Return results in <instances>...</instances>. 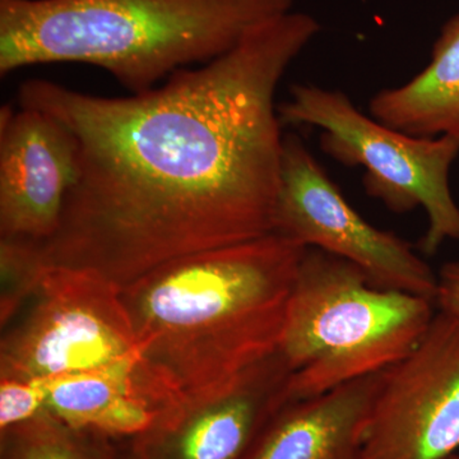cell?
Here are the masks:
<instances>
[{
	"label": "cell",
	"mask_w": 459,
	"mask_h": 459,
	"mask_svg": "<svg viewBox=\"0 0 459 459\" xmlns=\"http://www.w3.org/2000/svg\"><path fill=\"white\" fill-rule=\"evenodd\" d=\"M319 31L310 14L287 12L128 98L23 82L20 107L50 114L78 144L56 231L16 246L27 267L95 271L122 289L184 256L274 232L285 138L274 98Z\"/></svg>",
	"instance_id": "6da1fadb"
},
{
	"label": "cell",
	"mask_w": 459,
	"mask_h": 459,
	"mask_svg": "<svg viewBox=\"0 0 459 459\" xmlns=\"http://www.w3.org/2000/svg\"><path fill=\"white\" fill-rule=\"evenodd\" d=\"M305 249L272 232L184 256L120 289L138 373L166 416L228 394L279 352Z\"/></svg>",
	"instance_id": "7a4b0ae2"
},
{
	"label": "cell",
	"mask_w": 459,
	"mask_h": 459,
	"mask_svg": "<svg viewBox=\"0 0 459 459\" xmlns=\"http://www.w3.org/2000/svg\"><path fill=\"white\" fill-rule=\"evenodd\" d=\"M295 0H0V74L49 63L108 72L132 93L237 47Z\"/></svg>",
	"instance_id": "3957f363"
},
{
	"label": "cell",
	"mask_w": 459,
	"mask_h": 459,
	"mask_svg": "<svg viewBox=\"0 0 459 459\" xmlns=\"http://www.w3.org/2000/svg\"><path fill=\"white\" fill-rule=\"evenodd\" d=\"M437 312L430 299L373 285L352 263L307 247L279 349L289 402L392 367L418 346Z\"/></svg>",
	"instance_id": "277c9868"
},
{
	"label": "cell",
	"mask_w": 459,
	"mask_h": 459,
	"mask_svg": "<svg viewBox=\"0 0 459 459\" xmlns=\"http://www.w3.org/2000/svg\"><path fill=\"white\" fill-rule=\"evenodd\" d=\"M282 124L322 129L320 148L346 166H361L370 197L395 213L427 211L429 229L420 238L422 255L433 256L446 240L459 241V207L449 175L459 156V135L413 137L362 114L346 93L314 84H295L279 107Z\"/></svg>",
	"instance_id": "5b68a950"
},
{
	"label": "cell",
	"mask_w": 459,
	"mask_h": 459,
	"mask_svg": "<svg viewBox=\"0 0 459 459\" xmlns=\"http://www.w3.org/2000/svg\"><path fill=\"white\" fill-rule=\"evenodd\" d=\"M5 327L0 379H31L99 369L137 352L120 287L91 270L42 265Z\"/></svg>",
	"instance_id": "8992f818"
},
{
	"label": "cell",
	"mask_w": 459,
	"mask_h": 459,
	"mask_svg": "<svg viewBox=\"0 0 459 459\" xmlns=\"http://www.w3.org/2000/svg\"><path fill=\"white\" fill-rule=\"evenodd\" d=\"M274 232L352 263L373 285L434 300L437 274L410 243L370 225L298 135L285 134Z\"/></svg>",
	"instance_id": "52a82bcc"
},
{
	"label": "cell",
	"mask_w": 459,
	"mask_h": 459,
	"mask_svg": "<svg viewBox=\"0 0 459 459\" xmlns=\"http://www.w3.org/2000/svg\"><path fill=\"white\" fill-rule=\"evenodd\" d=\"M459 449V322L437 310L418 346L380 374L365 459H444Z\"/></svg>",
	"instance_id": "ba28073f"
},
{
	"label": "cell",
	"mask_w": 459,
	"mask_h": 459,
	"mask_svg": "<svg viewBox=\"0 0 459 459\" xmlns=\"http://www.w3.org/2000/svg\"><path fill=\"white\" fill-rule=\"evenodd\" d=\"M78 174L74 133L38 108L0 111V243L35 246L56 231Z\"/></svg>",
	"instance_id": "9c48e42d"
},
{
	"label": "cell",
	"mask_w": 459,
	"mask_h": 459,
	"mask_svg": "<svg viewBox=\"0 0 459 459\" xmlns=\"http://www.w3.org/2000/svg\"><path fill=\"white\" fill-rule=\"evenodd\" d=\"M289 380L277 352L228 394L181 410L128 439L119 459H241L289 402Z\"/></svg>",
	"instance_id": "30bf717a"
},
{
	"label": "cell",
	"mask_w": 459,
	"mask_h": 459,
	"mask_svg": "<svg viewBox=\"0 0 459 459\" xmlns=\"http://www.w3.org/2000/svg\"><path fill=\"white\" fill-rule=\"evenodd\" d=\"M380 374L287 402L241 459H365L362 431Z\"/></svg>",
	"instance_id": "8fae6325"
},
{
	"label": "cell",
	"mask_w": 459,
	"mask_h": 459,
	"mask_svg": "<svg viewBox=\"0 0 459 459\" xmlns=\"http://www.w3.org/2000/svg\"><path fill=\"white\" fill-rule=\"evenodd\" d=\"M138 351L99 368L53 377L45 409L65 424L111 439H132L165 416L137 369Z\"/></svg>",
	"instance_id": "7c38bea8"
},
{
	"label": "cell",
	"mask_w": 459,
	"mask_h": 459,
	"mask_svg": "<svg viewBox=\"0 0 459 459\" xmlns=\"http://www.w3.org/2000/svg\"><path fill=\"white\" fill-rule=\"evenodd\" d=\"M369 111L413 137L459 135V13L443 26L429 65L409 82L376 93Z\"/></svg>",
	"instance_id": "4fadbf2b"
},
{
	"label": "cell",
	"mask_w": 459,
	"mask_h": 459,
	"mask_svg": "<svg viewBox=\"0 0 459 459\" xmlns=\"http://www.w3.org/2000/svg\"><path fill=\"white\" fill-rule=\"evenodd\" d=\"M114 439L65 424L44 409L0 430V459H119Z\"/></svg>",
	"instance_id": "5bb4252c"
},
{
	"label": "cell",
	"mask_w": 459,
	"mask_h": 459,
	"mask_svg": "<svg viewBox=\"0 0 459 459\" xmlns=\"http://www.w3.org/2000/svg\"><path fill=\"white\" fill-rule=\"evenodd\" d=\"M53 377L0 379V430L38 415L45 409Z\"/></svg>",
	"instance_id": "9a60e30c"
},
{
	"label": "cell",
	"mask_w": 459,
	"mask_h": 459,
	"mask_svg": "<svg viewBox=\"0 0 459 459\" xmlns=\"http://www.w3.org/2000/svg\"><path fill=\"white\" fill-rule=\"evenodd\" d=\"M437 309L459 322V261L443 264L437 273Z\"/></svg>",
	"instance_id": "2e32d148"
},
{
	"label": "cell",
	"mask_w": 459,
	"mask_h": 459,
	"mask_svg": "<svg viewBox=\"0 0 459 459\" xmlns=\"http://www.w3.org/2000/svg\"><path fill=\"white\" fill-rule=\"evenodd\" d=\"M444 459H459V453H453V455H448V457Z\"/></svg>",
	"instance_id": "e0dca14e"
}]
</instances>
